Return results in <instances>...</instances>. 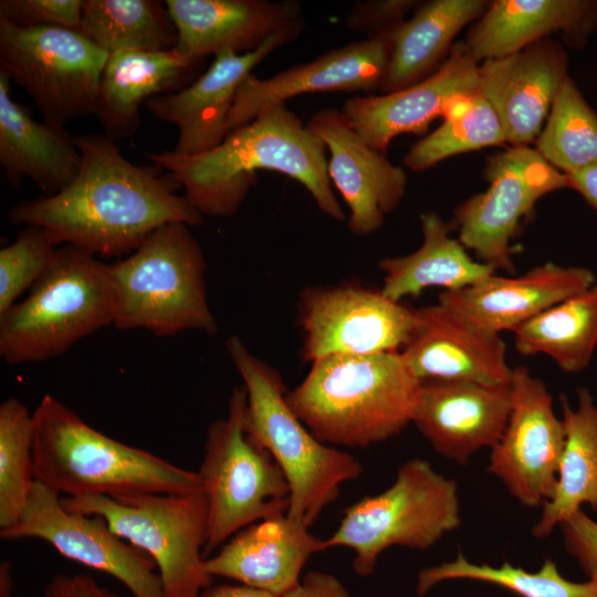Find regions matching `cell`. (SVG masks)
<instances>
[{"mask_svg": "<svg viewBox=\"0 0 597 597\" xmlns=\"http://www.w3.org/2000/svg\"><path fill=\"white\" fill-rule=\"evenodd\" d=\"M73 139L81 154L76 177L56 195L11 207V223L40 227L55 245L103 256L130 254L166 223L202 224L203 216L176 193L181 186L159 166L130 163L105 134Z\"/></svg>", "mask_w": 597, "mask_h": 597, "instance_id": "obj_1", "label": "cell"}, {"mask_svg": "<svg viewBox=\"0 0 597 597\" xmlns=\"http://www.w3.org/2000/svg\"><path fill=\"white\" fill-rule=\"evenodd\" d=\"M326 154L321 138L284 103H275L262 107L250 123L230 132L211 150L145 156L178 181L202 216H234L256 181V171L272 170L300 182L324 214L344 221L346 213L333 191Z\"/></svg>", "mask_w": 597, "mask_h": 597, "instance_id": "obj_2", "label": "cell"}, {"mask_svg": "<svg viewBox=\"0 0 597 597\" xmlns=\"http://www.w3.org/2000/svg\"><path fill=\"white\" fill-rule=\"evenodd\" d=\"M419 389L400 352L334 355L311 363L286 400L320 441L365 448L412 423Z\"/></svg>", "mask_w": 597, "mask_h": 597, "instance_id": "obj_3", "label": "cell"}, {"mask_svg": "<svg viewBox=\"0 0 597 597\" xmlns=\"http://www.w3.org/2000/svg\"><path fill=\"white\" fill-rule=\"evenodd\" d=\"M33 417L35 481L69 496L201 491L198 472L115 440L52 395Z\"/></svg>", "mask_w": 597, "mask_h": 597, "instance_id": "obj_4", "label": "cell"}, {"mask_svg": "<svg viewBox=\"0 0 597 597\" xmlns=\"http://www.w3.org/2000/svg\"><path fill=\"white\" fill-rule=\"evenodd\" d=\"M226 347L247 394L245 428L271 453L289 483L286 516L310 527L337 499L341 485L360 476L363 467L310 431L290 407L280 373L239 336H229Z\"/></svg>", "mask_w": 597, "mask_h": 597, "instance_id": "obj_5", "label": "cell"}, {"mask_svg": "<svg viewBox=\"0 0 597 597\" xmlns=\"http://www.w3.org/2000/svg\"><path fill=\"white\" fill-rule=\"evenodd\" d=\"M114 318L108 264L66 244L28 296L0 314V355L11 365L49 360Z\"/></svg>", "mask_w": 597, "mask_h": 597, "instance_id": "obj_6", "label": "cell"}, {"mask_svg": "<svg viewBox=\"0 0 597 597\" xmlns=\"http://www.w3.org/2000/svg\"><path fill=\"white\" fill-rule=\"evenodd\" d=\"M189 227L166 223L127 258L108 264L113 326L147 329L157 336L218 332L207 297L205 256Z\"/></svg>", "mask_w": 597, "mask_h": 597, "instance_id": "obj_7", "label": "cell"}, {"mask_svg": "<svg viewBox=\"0 0 597 597\" xmlns=\"http://www.w3.org/2000/svg\"><path fill=\"white\" fill-rule=\"evenodd\" d=\"M245 406L244 387H234L227 417L207 429L198 471L208 507L205 556L241 530L289 509V483L271 453L248 432Z\"/></svg>", "mask_w": 597, "mask_h": 597, "instance_id": "obj_8", "label": "cell"}, {"mask_svg": "<svg viewBox=\"0 0 597 597\" xmlns=\"http://www.w3.org/2000/svg\"><path fill=\"white\" fill-rule=\"evenodd\" d=\"M461 524L457 483L423 459L406 461L385 491L349 505L325 546L354 552V572L373 574L391 546L427 549Z\"/></svg>", "mask_w": 597, "mask_h": 597, "instance_id": "obj_9", "label": "cell"}, {"mask_svg": "<svg viewBox=\"0 0 597 597\" xmlns=\"http://www.w3.org/2000/svg\"><path fill=\"white\" fill-rule=\"evenodd\" d=\"M65 509L105 520L156 564L163 597H200L211 586L203 548L208 507L201 491L61 498Z\"/></svg>", "mask_w": 597, "mask_h": 597, "instance_id": "obj_10", "label": "cell"}, {"mask_svg": "<svg viewBox=\"0 0 597 597\" xmlns=\"http://www.w3.org/2000/svg\"><path fill=\"white\" fill-rule=\"evenodd\" d=\"M108 55L77 30L0 19V72L27 92L48 123L65 127L95 114Z\"/></svg>", "mask_w": 597, "mask_h": 597, "instance_id": "obj_11", "label": "cell"}, {"mask_svg": "<svg viewBox=\"0 0 597 597\" xmlns=\"http://www.w3.org/2000/svg\"><path fill=\"white\" fill-rule=\"evenodd\" d=\"M484 177L489 188L454 210L458 240L480 262L513 272L511 241L522 218L545 195L569 188L568 177L528 146L488 158Z\"/></svg>", "mask_w": 597, "mask_h": 597, "instance_id": "obj_12", "label": "cell"}, {"mask_svg": "<svg viewBox=\"0 0 597 597\" xmlns=\"http://www.w3.org/2000/svg\"><path fill=\"white\" fill-rule=\"evenodd\" d=\"M302 357L313 363L334 355L398 352L416 324V308L359 284L308 286L298 297Z\"/></svg>", "mask_w": 597, "mask_h": 597, "instance_id": "obj_13", "label": "cell"}, {"mask_svg": "<svg viewBox=\"0 0 597 597\" xmlns=\"http://www.w3.org/2000/svg\"><path fill=\"white\" fill-rule=\"evenodd\" d=\"M4 541L38 538L64 557L119 580L134 597H163L154 561L119 537L104 519L65 509L60 494L35 481L13 526L0 530Z\"/></svg>", "mask_w": 597, "mask_h": 597, "instance_id": "obj_14", "label": "cell"}, {"mask_svg": "<svg viewBox=\"0 0 597 597\" xmlns=\"http://www.w3.org/2000/svg\"><path fill=\"white\" fill-rule=\"evenodd\" d=\"M511 411L491 448L486 471L521 504L543 506L554 494L565 443L562 419L545 383L524 366L513 368Z\"/></svg>", "mask_w": 597, "mask_h": 597, "instance_id": "obj_15", "label": "cell"}, {"mask_svg": "<svg viewBox=\"0 0 597 597\" xmlns=\"http://www.w3.org/2000/svg\"><path fill=\"white\" fill-rule=\"evenodd\" d=\"M304 28L305 23L279 32L249 53H220L188 86L148 100L145 107L156 119L178 128L172 151L191 156L219 146L229 134L228 117L242 83L260 62L297 39Z\"/></svg>", "mask_w": 597, "mask_h": 597, "instance_id": "obj_16", "label": "cell"}, {"mask_svg": "<svg viewBox=\"0 0 597 597\" xmlns=\"http://www.w3.org/2000/svg\"><path fill=\"white\" fill-rule=\"evenodd\" d=\"M306 125L329 154L328 176L349 209L348 230L357 237L374 233L404 198L406 171L368 146L342 109L322 108Z\"/></svg>", "mask_w": 597, "mask_h": 597, "instance_id": "obj_17", "label": "cell"}, {"mask_svg": "<svg viewBox=\"0 0 597 597\" xmlns=\"http://www.w3.org/2000/svg\"><path fill=\"white\" fill-rule=\"evenodd\" d=\"M388 35L367 38L332 49L269 78L251 74L240 86L228 117L229 133L250 123L268 104L329 92L380 91L389 59Z\"/></svg>", "mask_w": 597, "mask_h": 597, "instance_id": "obj_18", "label": "cell"}, {"mask_svg": "<svg viewBox=\"0 0 597 597\" xmlns=\"http://www.w3.org/2000/svg\"><path fill=\"white\" fill-rule=\"evenodd\" d=\"M478 92L479 64L461 41L422 81L388 94L348 98L342 112L368 146L386 154L396 136L423 135L432 121L443 116L452 100Z\"/></svg>", "mask_w": 597, "mask_h": 597, "instance_id": "obj_19", "label": "cell"}, {"mask_svg": "<svg viewBox=\"0 0 597 597\" xmlns=\"http://www.w3.org/2000/svg\"><path fill=\"white\" fill-rule=\"evenodd\" d=\"M400 353L419 380L510 385L513 374L500 334L473 325L440 303L416 308L415 328Z\"/></svg>", "mask_w": 597, "mask_h": 597, "instance_id": "obj_20", "label": "cell"}, {"mask_svg": "<svg viewBox=\"0 0 597 597\" xmlns=\"http://www.w3.org/2000/svg\"><path fill=\"white\" fill-rule=\"evenodd\" d=\"M510 411V385L420 380L412 423L437 453L465 464L478 450L496 444Z\"/></svg>", "mask_w": 597, "mask_h": 597, "instance_id": "obj_21", "label": "cell"}, {"mask_svg": "<svg viewBox=\"0 0 597 597\" xmlns=\"http://www.w3.org/2000/svg\"><path fill=\"white\" fill-rule=\"evenodd\" d=\"M566 76V52L548 38L479 65L480 93L499 115L506 143L527 146L538 137Z\"/></svg>", "mask_w": 597, "mask_h": 597, "instance_id": "obj_22", "label": "cell"}, {"mask_svg": "<svg viewBox=\"0 0 597 597\" xmlns=\"http://www.w3.org/2000/svg\"><path fill=\"white\" fill-rule=\"evenodd\" d=\"M177 30L174 50L203 61L255 51L279 32L305 23L294 0H166Z\"/></svg>", "mask_w": 597, "mask_h": 597, "instance_id": "obj_23", "label": "cell"}, {"mask_svg": "<svg viewBox=\"0 0 597 597\" xmlns=\"http://www.w3.org/2000/svg\"><path fill=\"white\" fill-rule=\"evenodd\" d=\"M596 284L586 268L545 262L517 277L492 274L470 286L443 291L438 303L495 334L514 332L552 306Z\"/></svg>", "mask_w": 597, "mask_h": 597, "instance_id": "obj_24", "label": "cell"}, {"mask_svg": "<svg viewBox=\"0 0 597 597\" xmlns=\"http://www.w3.org/2000/svg\"><path fill=\"white\" fill-rule=\"evenodd\" d=\"M286 514L254 523L206 557L207 572L239 584L285 596L301 582L310 557L326 549L325 540Z\"/></svg>", "mask_w": 597, "mask_h": 597, "instance_id": "obj_25", "label": "cell"}, {"mask_svg": "<svg viewBox=\"0 0 597 597\" xmlns=\"http://www.w3.org/2000/svg\"><path fill=\"white\" fill-rule=\"evenodd\" d=\"M597 28L595 0H496L489 3L463 41L476 61L513 54L561 32L582 46Z\"/></svg>", "mask_w": 597, "mask_h": 597, "instance_id": "obj_26", "label": "cell"}, {"mask_svg": "<svg viewBox=\"0 0 597 597\" xmlns=\"http://www.w3.org/2000/svg\"><path fill=\"white\" fill-rule=\"evenodd\" d=\"M201 62L184 57L174 49L111 53L94 114L105 135L115 142L132 137L139 128L140 105L188 86Z\"/></svg>", "mask_w": 597, "mask_h": 597, "instance_id": "obj_27", "label": "cell"}, {"mask_svg": "<svg viewBox=\"0 0 597 597\" xmlns=\"http://www.w3.org/2000/svg\"><path fill=\"white\" fill-rule=\"evenodd\" d=\"M0 164L18 187L30 178L44 197L56 195L76 177L81 154L63 126L36 122L10 96V81L0 72Z\"/></svg>", "mask_w": 597, "mask_h": 597, "instance_id": "obj_28", "label": "cell"}, {"mask_svg": "<svg viewBox=\"0 0 597 597\" xmlns=\"http://www.w3.org/2000/svg\"><path fill=\"white\" fill-rule=\"evenodd\" d=\"M489 3L484 0L421 2L410 19L388 34L391 51L380 92L400 91L434 73L446 61L457 34L478 20Z\"/></svg>", "mask_w": 597, "mask_h": 597, "instance_id": "obj_29", "label": "cell"}, {"mask_svg": "<svg viewBox=\"0 0 597 597\" xmlns=\"http://www.w3.org/2000/svg\"><path fill=\"white\" fill-rule=\"evenodd\" d=\"M420 223L422 243L416 251L379 261L384 295L401 302L405 297H418L429 287L455 291L495 274V268L467 253L461 242L450 235L452 226L438 213H422Z\"/></svg>", "mask_w": 597, "mask_h": 597, "instance_id": "obj_30", "label": "cell"}, {"mask_svg": "<svg viewBox=\"0 0 597 597\" xmlns=\"http://www.w3.org/2000/svg\"><path fill=\"white\" fill-rule=\"evenodd\" d=\"M577 395L575 409L564 395L559 398L565 443L554 494L532 527L536 538L547 537L584 504L597 510V407L587 389Z\"/></svg>", "mask_w": 597, "mask_h": 597, "instance_id": "obj_31", "label": "cell"}, {"mask_svg": "<svg viewBox=\"0 0 597 597\" xmlns=\"http://www.w3.org/2000/svg\"><path fill=\"white\" fill-rule=\"evenodd\" d=\"M522 355H547L565 373L587 368L597 348V283L517 327Z\"/></svg>", "mask_w": 597, "mask_h": 597, "instance_id": "obj_32", "label": "cell"}, {"mask_svg": "<svg viewBox=\"0 0 597 597\" xmlns=\"http://www.w3.org/2000/svg\"><path fill=\"white\" fill-rule=\"evenodd\" d=\"M78 31L108 54L167 51L177 44L166 4L157 0H85Z\"/></svg>", "mask_w": 597, "mask_h": 597, "instance_id": "obj_33", "label": "cell"}, {"mask_svg": "<svg viewBox=\"0 0 597 597\" xmlns=\"http://www.w3.org/2000/svg\"><path fill=\"white\" fill-rule=\"evenodd\" d=\"M443 123L411 145L404 164L422 171L454 155L506 143L503 125L493 106L480 93L452 100Z\"/></svg>", "mask_w": 597, "mask_h": 597, "instance_id": "obj_34", "label": "cell"}, {"mask_svg": "<svg viewBox=\"0 0 597 597\" xmlns=\"http://www.w3.org/2000/svg\"><path fill=\"white\" fill-rule=\"evenodd\" d=\"M448 579H471L505 588L520 597H597V577L586 583L565 579L557 565L545 559L537 572H527L504 562L498 567L474 564L459 551L452 562L420 570L417 594L422 597L434 585Z\"/></svg>", "mask_w": 597, "mask_h": 597, "instance_id": "obj_35", "label": "cell"}, {"mask_svg": "<svg viewBox=\"0 0 597 597\" xmlns=\"http://www.w3.org/2000/svg\"><path fill=\"white\" fill-rule=\"evenodd\" d=\"M535 149L566 175L597 164V114L568 75L556 94Z\"/></svg>", "mask_w": 597, "mask_h": 597, "instance_id": "obj_36", "label": "cell"}, {"mask_svg": "<svg viewBox=\"0 0 597 597\" xmlns=\"http://www.w3.org/2000/svg\"><path fill=\"white\" fill-rule=\"evenodd\" d=\"M33 417L14 397L0 405V530L18 523L35 482Z\"/></svg>", "mask_w": 597, "mask_h": 597, "instance_id": "obj_37", "label": "cell"}, {"mask_svg": "<svg viewBox=\"0 0 597 597\" xmlns=\"http://www.w3.org/2000/svg\"><path fill=\"white\" fill-rule=\"evenodd\" d=\"M44 229L29 226L0 250V314L43 275L56 253Z\"/></svg>", "mask_w": 597, "mask_h": 597, "instance_id": "obj_38", "label": "cell"}, {"mask_svg": "<svg viewBox=\"0 0 597 597\" xmlns=\"http://www.w3.org/2000/svg\"><path fill=\"white\" fill-rule=\"evenodd\" d=\"M85 0H1L0 19L13 25L80 29Z\"/></svg>", "mask_w": 597, "mask_h": 597, "instance_id": "obj_39", "label": "cell"}, {"mask_svg": "<svg viewBox=\"0 0 597 597\" xmlns=\"http://www.w3.org/2000/svg\"><path fill=\"white\" fill-rule=\"evenodd\" d=\"M421 2L416 0H368L353 6L345 20L354 32L366 33L368 38L388 35L405 21V15Z\"/></svg>", "mask_w": 597, "mask_h": 597, "instance_id": "obj_40", "label": "cell"}, {"mask_svg": "<svg viewBox=\"0 0 597 597\" xmlns=\"http://www.w3.org/2000/svg\"><path fill=\"white\" fill-rule=\"evenodd\" d=\"M566 551L589 578L597 577V523L582 509L559 524Z\"/></svg>", "mask_w": 597, "mask_h": 597, "instance_id": "obj_41", "label": "cell"}, {"mask_svg": "<svg viewBox=\"0 0 597 597\" xmlns=\"http://www.w3.org/2000/svg\"><path fill=\"white\" fill-rule=\"evenodd\" d=\"M44 597H117L85 574H56L46 584Z\"/></svg>", "mask_w": 597, "mask_h": 597, "instance_id": "obj_42", "label": "cell"}, {"mask_svg": "<svg viewBox=\"0 0 597 597\" xmlns=\"http://www.w3.org/2000/svg\"><path fill=\"white\" fill-rule=\"evenodd\" d=\"M283 597H350L345 585L333 574L308 572L300 584Z\"/></svg>", "mask_w": 597, "mask_h": 597, "instance_id": "obj_43", "label": "cell"}, {"mask_svg": "<svg viewBox=\"0 0 597 597\" xmlns=\"http://www.w3.org/2000/svg\"><path fill=\"white\" fill-rule=\"evenodd\" d=\"M569 188L576 190L597 212V164L567 175Z\"/></svg>", "mask_w": 597, "mask_h": 597, "instance_id": "obj_44", "label": "cell"}, {"mask_svg": "<svg viewBox=\"0 0 597 597\" xmlns=\"http://www.w3.org/2000/svg\"><path fill=\"white\" fill-rule=\"evenodd\" d=\"M200 597H280L269 591L242 584L217 585L205 589Z\"/></svg>", "mask_w": 597, "mask_h": 597, "instance_id": "obj_45", "label": "cell"}, {"mask_svg": "<svg viewBox=\"0 0 597 597\" xmlns=\"http://www.w3.org/2000/svg\"><path fill=\"white\" fill-rule=\"evenodd\" d=\"M12 567L8 561L0 563V597H14Z\"/></svg>", "mask_w": 597, "mask_h": 597, "instance_id": "obj_46", "label": "cell"}]
</instances>
